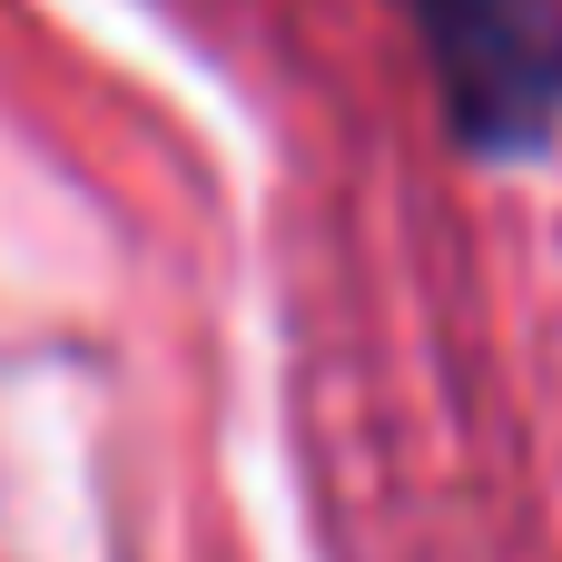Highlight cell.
<instances>
[{
  "instance_id": "1",
  "label": "cell",
  "mask_w": 562,
  "mask_h": 562,
  "mask_svg": "<svg viewBox=\"0 0 562 562\" xmlns=\"http://www.w3.org/2000/svg\"><path fill=\"white\" fill-rule=\"evenodd\" d=\"M445 138L464 158H543L562 128V0H395Z\"/></svg>"
}]
</instances>
